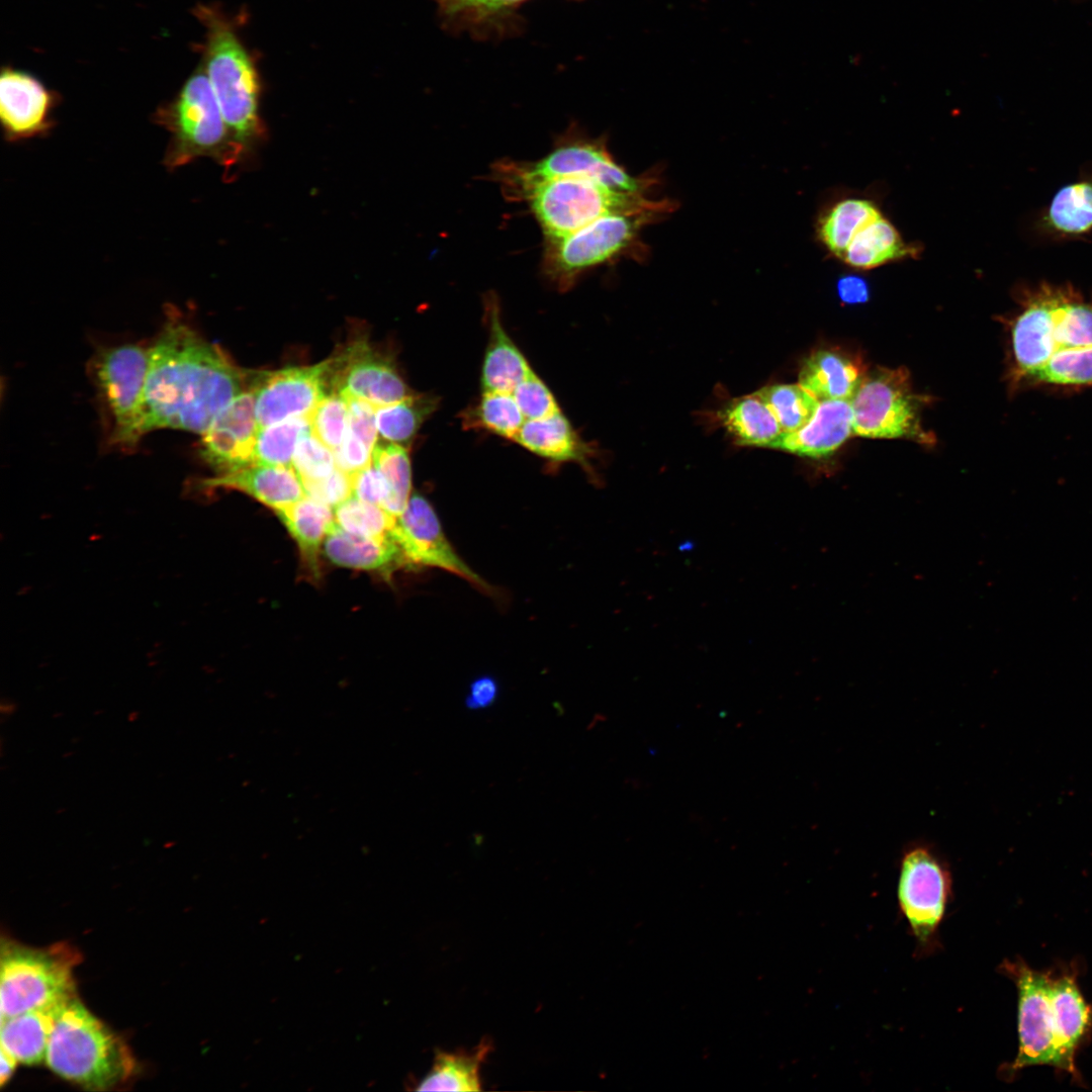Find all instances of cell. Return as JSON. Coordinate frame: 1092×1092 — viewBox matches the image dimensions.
Masks as SVG:
<instances>
[{
	"instance_id": "obj_5",
	"label": "cell",
	"mask_w": 1092,
	"mask_h": 1092,
	"mask_svg": "<svg viewBox=\"0 0 1092 1092\" xmlns=\"http://www.w3.org/2000/svg\"><path fill=\"white\" fill-rule=\"evenodd\" d=\"M519 196L529 202L545 238L573 233L607 214L671 210L668 201L615 191L584 177H560L536 183Z\"/></svg>"
},
{
	"instance_id": "obj_6",
	"label": "cell",
	"mask_w": 1092,
	"mask_h": 1092,
	"mask_svg": "<svg viewBox=\"0 0 1092 1092\" xmlns=\"http://www.w3.org/2000/svg\"><path fill=\"white\" fill-rule=\"evenodd\" d=\"M206 76L233 145L242 154L264 132L259 115V81L246 50L229 25L208 22Z\"/></svg>"
},
{
	"instance_id": "obj_4",
	"label": "cell",
	"mask_w": 1092,
	"mask_h": 1092,
	"mask_svg": "<svg viewBox=\"0 0 1092 1092\" xmlns=\"http://www.w3.org/2000/svg\"><path fill=\"white\" fill-rule=\"evenodd\" d=\"M155 121L170 133L163 160L169 170L200 157L228 168L240 159L205 73L192 75L178 96L156 112Z\"/></svg>"
},
{
	"instance_id": "obj_25",
	"label": "cell",
	"mask_w": 1092,
	"mask_h": 1092,
	"mask_svg": "<svg viewBox=\"0 0 1092 1092\" xmlns=\"http://www.w3.org/2000/svg\"><path fill=\"white\" fill-rule=\"evenodd\" d=\"M863 376L860 365L848 355L838 350L821 349L803 363L799 383L819 401H850Z\"/></svg>"
},
{
	"instance_id": "obj_14",
	"label": "cell",
	"mask_w": 1092,
	"mask_h": 1092,
	"mask_svg": "<svg viewBox=\"0 0 1092 1092\" xmlns=\"http://www.w3.org/2000/svg\"><path fill=\"white\" fill-rule=\"evenodd\" d=\"M328 369L326 360L312 366L250 374L249 384L255 394L258 427H268L295 417H309L330 394Z\"/></svg>"
},
{
	"instance_id": "obj_28",
	"label": "cell",
	"mask_w": 1092,
	"mask_h": 1092,
	"mask_svg": "<svg viewBox=\"0 0 1092 1092\" xmlns=\"http://www.w3.org/2000/svg\"><path fill=\"white\" fill-rule=\"evenodd\" d=\"M334 509L307 495L277 512V516L297 544L301 559L315 574L318 555L330 528L335 523Z\"/></svg>"
},
{
	"instance_id": "obj_32",
	"label": "cell",
	"mask_w": 1092,
	"mask_h": 1092,
	"mask_svg": "<svg viewBox=\"0 0 1092 1092\" xmlns=\"http://www.w3.org/2000/svg\"><path fill=\"white\" fill-rule=\"evenodd\" d=\"M881 215L878 207L870 200H841L819 219L818 238L829 252L841 259L856 234Z\"/></svg>"
},
{
	"instance_id": "obj_46",
	"label": "cell",
	"mask_w": 1092,
	"mask_h": 1092,
	"mask_svg": "<svg viewBox=\"0 0 1092 1092\" xmlns=\"http://www.w3.org/2000/svg\"><path fill=\"white\" fill-rule=\"evenodd\" d=\"M498 695V685L491 676H480L469 687L465 705L469 710H481L491 706Z\"/></svg>"
},
{
	"instance_id": "obj_40",
	"label": "cell",
	"mask_w": 1092,
	"mask_h": 1092,
	"mask_svg": "<svg viewBox=\"0 0 1092 1092\" xmlns=\"http://www.w3.org/2000/svg\"><path fill=\"white\" fill-rule=\"evenodd\" d=\"M292 466L301 481L323 479L337 468L335 454L312 432L299 440Z\"/></svg>"
},
{
	"instance_id": "obj_13",
	"label": "cell",
	"mask_w": 1092,
	"mask_h": 1092,
	"mask_svg": "<svg viewBox=\"0 0 1092 1092\" xmlns=\"http://www.w3.org/2000/svg\"><path fill=\"white\" fill-rule=\"evenodd\" d=\"M1000 971L1012 979L1018 990L1019 1050L1014 1062L1002 1069L1004 1077L1022 1068L1050 1065L1060 1069L1054 1032L1049 973L1032 970L1021 960L1005 961Z\"/></svg>"
},
{
	"instance_id": "obj_12",
	"label": "cell",
	"mask_w": 1092,
	"mask_h": 1092,
	"mask_svg": "<svg viewBox=\"0 0 1092 1092\" xmlns=\"http://www.w3.org/2000/svg\"><path fill=\"white\" fill-rule=\"evenodd\" d=\"M150 350L138 344L101 349L92 373L105 404L114 445L130 448L144 434L143 402Z\"/></svg>"
},
{
	"instance_id": "obj_30",
	"label": "cell",
	"mask_w": 1092,
	"mask_h": 1092,
	"mask_svg": "<svg viewBox=\"0 0 1092 1092\" xmlns=\"http://www.w3.org/2000/svg\"><path fill=\"white\" fill-rule=\"evenodd\" d=\"M490 1043L483 1041L470 1052H438L431 1071L419 1083L418 1091H480V1068Z\"/></svg>"
},
{
	"instance_id": "obj_11",
	"label": "cell",
	"mask_w": 1092,
	"mask_h": 1092,
	"mask_svg": "<svg viewBox=\"0 0 1092 1092\" xmlns=\"http://www.w3.org/2000/svg\"><path fill=\"white\" fill-rule=\"evenodd\" d=\"M921 404L905 368H878L863 376L850 400L853 435L931 445L934 436L921 426Z\"/></svg>"
},
{
	"instance_id": "obj_33",
	"label": "cell",
	"mask_w": 1092,
	"mask_h": 1092,
	"mask_svg": "<svg viewBox=\"0 0 1092 1092\" xmlns=\"http://www.w3.org/2000/svg\"><path fill=\"white\" fill-rule=\"evenodd\" d=\"M437 406L436 396L415 393L400 401L375 406L377 430L384 441L407 445Z\"/></svg>"
},
{
	"instance_id": "obj_21",
	"label": "cell",
	"mask_w": 1092,
	"mask_h": 1092,
	"mask_svg": "<svg viewBox=\"0 0 1092 1092\" xmlns=\"http://www.w3.org/2000/svg\"><path fill=\"white\" fill-rule=\"evenodd\" d=\"M1050 997L1060 1070L1075 1076L1077 1049L1092 1026V1010L1079 990L1075 971L1051 976Z\"/></svg>"
},
{
	"instance_id": "obj_16",
	"label": "cell",
	"mask_w": 1092,
	"mask_h": 1092,
	"mask_svg": "<svg viewBox=\"0 0 1092 1092\" xmlns=\"http://www.w3.org/2000/svg\"><path fill=\"white\" fill-rule=\"evenodd\" d=\"M392 536L406 565L441 568L490 589L453 549L432 505L423 495L412 494L405 510L396 518Z\"/></svg>"
},
{
	"instance_id": "obj_48",
	"label": "cell",
	"mask_w": 1092,
	"mask_h": 1092,
	"mask_svg": "<svg viewBox=\"0 0 1092 1092\" xmlns=\"http://www.w3.org/2000/svg\"><path fill=\"white\" fill-rule=\"evenodd\" d=\"M522 0H445L446 8L451 12L463 10H495Z\"/></svg>"
},
{
	"instance_id": "obj_31",
	"label": "cell",
	"mask_w": 1092,
	"mask_h": 1092,
	"mask_svg": "<svg viewBox=\"0 0 1092 1092\" xmlns=\"http://www.w3.org/2000/svg\"><path fill=\"white\" fill-rule=\"evenodd\" d=\"M914 252L896 228L881 215L856 234L841 260L857 269H872Z\"/></svg>"
},
{
	"instance_id": "obj_19",
	"label": "cell",
	"mask_w": 1092,
	"mask_h": 1092,
	"mask_svg": "<svg viewBox=\"0 0 1092 1092\" xmlns=\"http://www.w3.org/2000/svg\"><path fill=\"white\" fill-rule=\"evenodd\" d=\"M208 488H228L246 493L275 513L305 495L300 477L293 466L256 464L207 478Z\"/></svg>"
},
{
	"instance_id": "obj_24",
	"label": "cell",
	"mask_w": 1092,
	"mask_h": 1092,
	"mask_svg": "<svg viewBox=\"0 0 1092 1092\" xmlns=\"http://www.w3.org/2000/svg\"><path fill=\"white\" fill-rule=\"evenodd\" d=\"M326 557L335 565L388 573L406 565L402 552L393 538H372L349 533L336 523L324 541Z\"/></svg>"
},
{
	"instance_id": "obj_18",
	"label": "cell",
	"mask_w": 1092,
	"mask_h": 1092,
	"mask_svg": "<svg viewBox=\"0 0 1092 1092\" xmlns=\"http://www.w3.org/2000/svg\"><path fill=\"white\" fill-rule=\"evenodd\" d=\"M55 97L33 76L7 68L0 78V117L6 140L47 133L53 126Z\"/></svg>"
},
{
	"instance_id": "obj_41",
	"label": "cell",
	"mask_w": 1092,
	"mask_h": 1092,
	"mask_svg": "<svg viewBox=\"0 0 1092 1092\" xmlns=\"http://www.w3.org/2000/svg\"><path fill=\"white\" fill-rule=\"evenodd\" d=\"M512 394L526 421L560 412L554 395L534 371L514 388Z\"/></svg>"
},
{
	"instance_id": "obj_26",
	"label": "cell",
	"mask_w": 1092,
	"mask_h": 1092,
	"mask_svg": "<svg viewBox=\"0 0 1092 1092\" xmlns=\"http://www.w3.org/2000/svg\"><path fill=\"white\" fill-rule=\"evenodd\" d=\"M514 441L550 461L576 462L584 467L594 453L561 412L525 421Z\"/></svg>"
},
{
	"instance_id": "obj_17",
	"label": "cell",
	"mask_w": 1092,
	"mask_h": 1092,
	"mask_svg": "<svg viewBox=\"0 0 1092 1092\" xmlns=\"http://www.w3.org/2000/svg\"><path fill=\"white\" fill-rule=\"evenodd\" d=\"M259 427L255 394L249 388L238 394L202 434L199 453L218 474L254 463Z\"/></svg>"
},
{
	"instance_id": "obj_22",
	"label": "cell",
	"mask_w": 1092,
	"mask_h": 1092,
	"mask_svg": "<svg viewBox=\"0 0 1092 1092\" xmlns=\"http://www.w3.org/2000/svg\"><path fill=\"white\" fill-rule=\"evenodd\" d=\"M488 342L481 369L482 392H512L533 370L518 346L506 332L497 298H485Z\"/></svg>"
},
{
	"instance_id": "obj_47",
	"label": "cell",
	"mask_w": 1092,
	"mask_h": 1092,
	"mask_svg": "<svg viewBox=\"0 0 1092 1092\" xmlns=\"http://www.w3.org/2000/svg\"><path fill=\"white\" fill-rule=\"evenodd\" d=\"M839 298L850 304L864 302L869 298L867 282L857 276H844L837 283Z\"/></svg>"
},
{
	"instance_id": "obj_43",
	"label": "cell",
	"mask_w": 1092,
	"mask_h": 1092,
	"mask_svg": "<svg viewBox=\"0 0 1092 1092\" xmlns=\"http://www.w3.org/2000/svg\"><path fill=\"white\" fill-rule=\"evenodd\" d=\"M345 397L348 402V432L373 451L378 431L375 405L357 397Z\"/></svg>"
},
{
	"instance_id": "obj_27",
	"label": "cell",
	"mask_w": 1092,
	"mask_h": 1092,
	"mask_svg": "<svg viewBox=\"0 0 1092 1092\" xmlns=\"http://www.w3.org/2000/svg\"><path fill=\"white\" fill-rule=\"evenodd\" d=\"M69 999L1 1019V1049L21 1064L43 1062L59 1014Z\"/></svg>"
},
{
	"instance_id": "obj_42",
	"label": "cell",
	"mask_w": 1092,
	"mask_h": 1092,
	"mask_svg": "<svg viewBox=\"0 0 1092 1092\" xmlns=\"http://www.w3.org/2000/svg\"><path fill=\"white\" fill-rule=\"evenodd\" d=\"M301 482L305 495L334 509L353 495L352 475L338 467L323 479Z\"/></svg>"
},
{
	"instance_id": "obj_9",
	"label": "cell",
	"mask_w": 1092,
	"mask_h": 1092,
	"mask_svg": "<svg viewBox=\"0 0 1092 1092\" xmlns=\"http://www.w3.org/2000/svg\"><path fill=\"white\" fill-rule=\"evenodd\" d=\"M897 897L915 940L914 954L925 958L937 952L939 927L953 897L946 861L926 844L907 847L900 860Z\"/></svg>"
},
{
	"instance_id": "obj_8",
	"label": "cell",
	"mask_w": 1092,
	"mask_h": 1092,
	"mask_svg": "<svg viewBox=\"0 0 1092 1092\" xmlns=\"http://www.w3.org/2000/svg\"><path fill=\"white\" fill-rule=\"evenodd\" d=\"M663 213L658 210L611 213L568 235L545 238L543 272L559 290H567L582 272L628 250L640 230Z\"/></svg>"
},
{
	"instance_id": "obj_36",
	"label": "cell",
	"mask_w": 1092,
	"mask_h": 1092,
	"mask_svg": "<svg viewBox=\"0 0 1092 1092\" xmlns=\"http://www.w3.org/2000/svg\"><path fill=\"white\" fill-rule=\"evenodd\" d=\"M372 463L382 472L390 486V497L384 510L399 517L412 496V466L408 450L403 445L384 441L376 442L372 451Z\"/></svg>"
},
{
	"instance_id": "obj_45",
	"label": "cell",
	"mask_w": 1092,
	"mask_h": 1092,
	"mask_svg": "<svg viewBox=\"0 0 1092 1092\" xmlns=\"http://www.w3.org/2000/svg\"><path fill=\"white\" fill-rule=\"evenodd\" d=\"M334 454L337 467L350 475L372 464V450L348 430L344 441Z\"/></svg>"
},
{
	"instance_id": "obj_3",
	"label": "cell",
	"mask_w": 1092,
	"mask_h": 1092,
	"mask_svg": "<svg viewBox=\"0 0 1092 1092\" xmlns=\"http://www.w3.org/2000/svg\"><path fill=\"white\" fill-rule=\"evenodd\" d=\"M48 1067L89 1090H107L132 1073L126 1045L74 996L61 1010L49 1040Z\"/></svg>"
},
{
	"instance_id": "obj_10",
	"label": "cell",
	"mask_w": 1092,
	"mask_h": 1092,
	"mask_svg": "<svg viewBox=\"0 0 1092 1092\" xmlns=\"http://www.w3.org/2000/svg\"><path fill=\"white\" fill-rule=\"evenodd\" d=\"M496 172L500 182L517 196L536 183L560 177H584L630 194H644L654 182L630 175L615 162L604 144L575 133L559 140L550 153L535 163H502Z\"/></svg>"
},
{
	"instance_id": "obj_39",
	"label": "cell",
	"mask_w": 1092,
	"mask_h": 1092,
	"mask_svg": "<svg viewBox=\"0 0 1092 1092\" xmlns=\"http://www.w3.org/2000/svg\"><path fill=\"white\" fill-rule=\"evenodd\" d=\"M311 431L327 447L336 451L348 427V402L341 393L328 394L309 416Z\"/></svg>"
},
{
	"instance_id": "obj_29",
	"label": "cell",
	"mask_w": 1092,
	"mask_h": 1092,
	"mask_svg": "<svg viewBox=\"0 0 1092 1092\" xmlns=\"http://www.w3.org/2000/svg\"><path fill=\"white\" fill-rule=\"evenodd\" d=\"M723 427L740 445L771 448L783 430L755 392L733 399L719 414Z\"/></svg>"
},
{
	"instance_id": "obj_1",
	"label": "cell",
	"mask_w": 1092,
	"mask_h": 1092,
	"mask_svg": "<svg viewBox=\"0 0 1092 1092\" xmlns=\"http://www.w3.org/2000/svg\"><path fill=\"white\" fill-rule=\"evenodd\" d=\"M1008 321L1011 388H1092V292L1045 280L1019 285Z\"/></svg>"
},
{
	"instance_id": "obj_35",
	"label": "cell",
	"mask_w": 1092,
	"mask_h": 1092,
	"mask_svg": "<svg viewBox=\"0 0 1092 1092\" xmlns=\"http://www.w3.org/2000/svg\"><path fill=\"white\" fill-rule=\"evenodd\" d=\"M309 417H295L259 428L254 448V463L291 466L299 440L311 433Z\"/></svg>"
},
{
	"instance_id": "obj_44",
	"label": "cell",
	"mask_w": 1092,
	"mask_h": 1092,
	"mask_svg": "<svg viewBox=\"0 0 1092 1092\" xmlns=\"http://www.w3.org/2000/svg\"><path fill=\"white\" fill-rule=\"evenodd\" d=\"M353 496L382 509L390 497V486L382 472L372 463L352 475Z\"/></svg>"
},
{
	"instance_id": "obj_20",
	"label": "cell",
	"mask_w": 1092,
	"mask_h": 1092,
	"mask_svg": "<svg viewBox=\"0 0 1092 1092\" xmlns=\"http://www.w3.org/2000/svg\"><path fill=\"white\" fill-rule=\"evenodd\" d=\"M852 421L850 401H819L814 416L804 427L783 432L771 448L804 457H825L853 435Z\"/></svg>"
},
{
	"instance_id": "obj_15",
	"label": "cell",
	"mask_w": 1092,
	"mask_h": 1092,
	"mask_svg": "<svg viewBox=\"0 0 1092 1092\" xmlns=\"http://www.w3.org/2000/svg\"><path fill=\"white\" fill-rule=\"evenodd\" d=\"M330 394L364 399L375 406L400 401L414 392L395 365L376 353L365 340H357L328 359Z\"/></svg>"
},
{
	"instance_id": "obj_2",
	"label": "cell",
	"mask_w": 1092,
	"mask_h": 1092,
	"mask_svg": "<svg viewBox=\"0 0 1092 1092\" xmlns=\"http://www.w3.org/2000/svg\"><path fill=\"white\" fill-rule=\"evenodd\" d=\"M143 431L176 429L203 434L243 391L249 373L178 316L149 347Z\"/></svg>"
},
{
	"instance_id": "obj_49",
	"label": "cell",
	"mask_w": 1092,
	"mask_h": 1092,
	"mask_svg": "<svg viewBox=\"0 0 1092 1092\" xmlns=\"http://www.w3.org/2000/svg\"><path fill=\"white\" fill-rule=\"evenodd\" d=\"M0 1054H1V1060H0V1062H1L0 1084H1V1086H3V1085H5V1083L12 1076L18 1062L14 1057H12L10 1054H8L3 1049H1Z\"/></svg>"
},
{
	"instance_id": "obj_38",
	"label": "cell",
	"mask_w": 1092,
	"mask_h": 1092,
	"mask_svg": "<svg viewBox=\"0 0 1092 1092\" xmlns=\"http://www.w3.org/2000/svg\"><path fill=\"white\" fill-rule=\"evenodd\" d=\"M335 523L343 530L365 537L393 538L396 518L379 506L351 496L334 509Z\"/></svg>"
},
{
	"instance_id": "obj_7",
	"label": "cell",
	"mask_w": 1092,
	"mask_h": 1092,
	"mask_svg": "<svg viewBox=\"0 0 1092 1092\" xmlns=\"http://www.w3.org/2000/svg\"><path fill=\"white\" fill-rule=\"evenodd\" d=\"M79 962V953L65 943L33 948L3 939L1 1019L75 996L73 970Z\"/></svg>"
},
{
	"instance_id": "obj_37",
	"label": "cell",
	"mask_w": 1092,
	"mask_h": 1092,
	"mask_svg": "<svg viewBox=\"0 0 1092 1092\" xmlns=\"http://www.w3.org/2000/svg\"><path fill=\"white\" fill-rule=\"evenodd\" d=\"M770 408L783 432H794L804 427L814 416L819 400L799 382L774 384L755 391Z\"/></svg>"
},
{
	"instance_id": "obj_34",
	"label": "cell",
	"mask_w": 1092,
	"mask_h": 1092,
	"mask_svg": "<svg viewBox=\"0 0 1092 1092\" xmlns=\"http://www.w3.org/2000/svg\"><path fill=\"white\" fill-rule=\"evenodd\" d=\"M461 418L464 428L486 431L513 441L526 421L512 392H482Z\"/></svg>"
},
{
	"instance_id": "obj_23",
	"label": "cell",
	"mask_w": 1092,
	"mask_h": 1092,
	"mask_svg": "<svg viewBox=\"0 0 1092 1092\" xmlns=\"http://www.w3.org/2000/svg\"><path fill=\"white\" fill-rule=\"evenodd\" d=\"M1037 229L1053 241L1092 239V171L1059 189L1038 218Z\"/></svg>"
}]
</instances>
